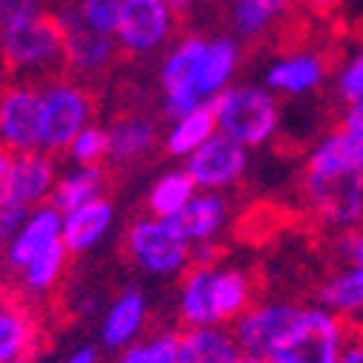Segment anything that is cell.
<instances>
[{
  "label": "cell",
  "mask_w": 363,
  "mask_h": 363,
  "mask_svg": "<svg viewBox=\"0 0 363 363\" xmlns=\"http://www.w3.org/2000/svg\"><path fill=\"white\" fill-rule=\"evenodd\" d=\"M297 0H237L234 4V29L248 38V40H259L268 29L274 15H286Z\"/></svg>",
  "instance_id": "obj_27"
},
{
  "label": "cell",
  "mask_w": 363,
  "mask_h": 363,
  "mask_svg": "<svg viewBox=\"0 0 363 363\" xmlns=\"http://www.w3.org/2000/svg\"><path fill=\"white\" fill-rule=\"evenodd\" d=\"M107 127L101 124H86L67 150V156L72 159V164H104L107 162Z\"/></svg>",
  "instance_id": "obj_29"
},
{
  "label": "cell",
  "mask_w": 363,
  "mask_h": 363,
  "mask_svg": "<svg viewBox=\"0 0 363 363\" xmlns=\"http://www.w3.org/2000/svg\"><path fill=\"white\" fill-rule=\"evenodd\" d=\"M176 346H179V332H159L147 340L130 343L116 363H176Z\"/></svg>",
  "instance_id": "obj_28"
},
{
  "label": "cell",
  "mask_w": 363,
  "mask_h": 363,
  "mask_svg": "<svg viewBox=\"0 0 363 363\" xmlns=\"http://www.w3.org/2000/svg\"><path fill=\"white\" fill-rule=\"evenodd\" d=\"M0 64L6 75L21 84L35 78H67L64 61V23L55 12L32 6L0 29Z\"/></svg>",
  "instance_id": "obj_2"
},
{
  "label": "cell",
  "mask_w": 363,
  "mask_h": 363,
  "mask_svg": "<svg viewBox=\"0 0 363 363\" xmlns=\"http://www.w3.org/2000/svg\"><path fill=\"white\" fill-rule=\"evenodd\" d=\"M297 4H303V9L314 18H332L343 6V0H297Z\"/></svg>",
  "instance_id": "obj_35"
},
{
  "label": "cell",
  "mask_w": 363,
  "mask_h": 363,
  "mask_svg": "<svg viewBox=\"0 0 363 363\" xmlns=\"http://www.w3.org/2000/svg\"><path fill=\"white\" fill-rule=\"evenodd\" d=\"M170 32V6L164 0H121L118 47L127 55H145L159 50Z\"/></svg>",
  "instance_id": "obj_12"
},
{
  "label": "cell",
  "mask_w": 363,
  "mask_h": 363,
  "mask_svg": "<svg viewBox=\"0 0 363 363\" xmlns=\"http://www.w3.org/2000/svg\"><path fill=\"white\" fill-rule=\"evenodd\" d=\"M343 323H346L349 329H354V332H360V335H363V308H360V311H354L352 317H343Z\"/></svg>",
  "instance_id": "obj_38"
},
{
  "label": "cell",
  "mask_w": 363,
  "mask_h": 363,
  "mask_svg": "<svg viewBox=\"0 0 363 363\" xmlns=\"http://www.w3.org/2000/svg\"><path fill=\"white\" fill-rule=\"evenodd\" d=\"M240 61V47L231 38H213L205 40V50L199 55L196 72H194V89L202 101H211L222 93V86L231 81Z\"/></svg>",
  "instance_id": "obj_22"
},
{
  "label": "cell",
  "mask_w": 363,
  "mask_h": 363,
  "mask_svg": "<svg viewBox=\"0 0 363 363\" xmlns=\"http://www.w3.org/2000/svg\"><path fill=\"white\" fill-rule=\"evenodd\" d=\"M32 6H38V0H0V29Z\"/></svg>",
  "instance_id": "obj_34"
},
{
  "label": "cell",
  "mask_w": 363,
  "mask_h": 363,
  "mask_svg": "<svg viewBox=\"0 0 363 363\" xmlns=\"http://www.w3.org/2000/svg\"><path fill=\"white\" fill-rule=\"evenodd\" d=\"M0 145L12 153L40 150V89L12 81L0 89Z\"/></svg>",
  "instance_id": "obj_9"
},
{
  "label": "cell",
  "mask_w": 363,
  "mask_h": 363,
  "mask_svg": "<svg viewBox=\"0 0 363 363\" xmlns=\"http://www.w3.org/2000/svg\"><path fill=\"white\" fill-rule=\"evenodd\" d=\"M337 99L346 107L363 101V50L343 67V72L337 78Z\"/></svg>",
  "instance_id": "obj_31"
},
{
  "label": "cell",
  "mask_w": 363,
  "mask_h": 363,
  "mask_svg": "<svg viewBox=\"0 0 363 363\" xmlns=\"http://www.w3.org/2000/svg\"><path fill=\"white\" fill-rule=\"evenodd\" d=\"M40 346V326L21 291H0V363L32 360Z\"/></svg>",
  "instance_id": "obj_14"
},
{
  "label": "cell",
  "mask_w": 363,
  "mask_h": 363,
  "mask_svg": "<svg viewBox=\"0 0 363 363\" xmlns=\"http://www.w3.org/2000/svg\"><path fill=\"white\" fill-rule=\"evenodd\" d=\"M337 363H363V335L349 329L346 323H343V349H340Z\"/></svg>",
  "instance_id": "obj_33"
},
{
  "label": "cell",
  "mask_w": 363,
  "mask_h": 363,
  "mask_svg": "<svg viewBox=\"0 0 363 363\" xmlns=\"http://www.w3.org/2000/svg\"><path fill=\"white\" fill-rule=\"evenodd\" d=\"M240 346L225 326H185L179 332L176 363H237Z\"/></svg>",
  "instance_id": "obj_19"
},
{
  "label": "cell",
  "mask_w": 363,
  "mask_h": 363,
  "mask_svg": "<svg viewBox=\"0 0 363 363\" xmlns=\"http://www.w3.org/2000/svg\"><path fill=\"white\" fill-rule=\"evenodd\" d=\"M237 363H268L265 357H257V354H240Z\"/></svg>",
  "instance_id": "obj_40"
},
{
  "label": "cell",
  "mask_w": 363,
  "mask_h": 363,
  "mask_svg": "<svg viewBox=\"0 0 363 363\" xmlns=\"http://www.w3.org/2000/svg\"><path fill=\"white\" fill-rule=\"evenodd\" d=\"M55 242H61V213L50 202L38 205L12 237V242L4 248V265L12 274H21L40 251H47Z\"/></svg>",
  "instance_id": "obj_15"
},
{
  "label": "cell",
  "mask_w": 363,
  "mask_h": 363,
  "mask_svg": "<svg viewBox=\"0 0 363 363\" xmlns=\"http://www.w3.org/2000/svg\"><path fill=\"white\" fill-rule=\"evenodd\" d=\"M147 320V297L139 289H124L101 320V343L107 349H127L142 335Z\"/></svg>",
  "instance_id": "obj_20"
},
{
  "label": "cell",
  "mask_w": 363,
  "mask_h": 363,
  "mask_svg": "<svg viewBox=\"0 0 363 363\" xmlns=\"http://www.w3.org/2000/svg\"><path fill=\"white\" fill-rule=\"evenodd\" d=\"M303 306L297 303H259L251 306L245 314L234 320V340L242 354L268 357L277 349V343L289 335V329L297 323Z\"/></svg>",
  "instance_id": "obj_11"
},
{
  "label": "cell",
  "mask_w": 363,
  "mask_h": 363,
  "mask_svg": "<svg viewBox=\"0 0 363 363\" xmlns=\"http://www.w3.org/2000/svg\"><path fill=\"white\" fill-rule=\"evenodd\" d=\"M130 262L150 277H176L191 268V245L170 219L142 216L124 237Z\"/></svg>",
  "instance_id": "obj_6"
},
{
  "label": "cell",
  "mask_w": 363,
  "mask_h": 363,
  "mask_svg": "<svg viewBox=\"0 0 363 363\" xmlns=\"http://www.w3.org/2000/svg\"><path fill=\"white\" fill-rule=\"evenodd\" d=\"M29 213H32L29 208L0 196V248H6L12 242V237L21 231V225L26 222Z\"/></svg>",
  "instance_id": "obj_32"
},
{
  "label": "cell",
  "mask_w": 363,
  "mask_h": 363,
  "mask_svg": "<svg viewBox=\"0 0 363 363\" xmlns=\"http://www.w3.org/2000/svg\"><path fill=\"white\" fill-rule=\"evenodd\" d=\"M156 124L142 116V113H121L118 118H113V124L107 127V162L116 167L133 164L145 159L153 147H156Z\"/></svg>",
  "instance_id": "obj_18"
},
{
  "label": "cell",
  "mask_w": 363,
  "mask_h": 363,
  "mask_svg": "<svg viewBox=\"0 0 363 363\" xmlns=\"http://www.w3.org/2000/svg\"><path fill=\"white\" fill-rule=\"evenodd\" d=\"M164 4H167L173 12H179V15H182L185 9H191V6H194V0H164Z\"/></svg>",
  "instance_id": "obj_39"
},
{
  "label": "cell",
  "mask_w": 363,
  "mask_h": 363,
  "mask_svg": "<svg viewBox=\"0 0 363 363\" xmlns=\"http://www.w3.org/2000/svg\"><path fill=\"white\" fill-rule=\"evenodd\" d=\"M228 213H231L228 199L219 191H196L194 199L185 205V211L170 222L194 248V245L213 242L225 231V225H228Z\"/></svg>",
  "instance_id": "obj_17"
},
{
  "label": "cell",
  "mask_w": 363,
  "mask_h": 363,
  "mask_svg": "<svg viewBox=\"0 0 363 363\" xmlns=\"http://www.w3.org/2000/svg\"><path fill=\"white\" fill-rule=\"evenodd\" d=\"M185 170L194 179L196 191H225L237 185L248 170V153L240 142L228 139L222 133H213L211 139L185 159Z\"/></svg>",
  "instance_id": "obj_10"
},
{
  "label": "cell",
  "mask_w": 363,
  "mask_h": 363,
  "mask_svg": "<svg viewBox=\"0 0 363 363\" xmlns=\"http://www.w3.org/2000/svg\"><path fill=\"white\" fill-rule=\"evenodd\" d=\"M254 277L242 268L191 265L179 283L182 326H225L254 306Z\"/></svg>",
  "instance_id": "obj_3"
},
{
  "label": "cell",
  "mask_w": 363,
  "mask_h": 363,
  "mask_svg": "<svg viewBox=\"0 0 363 363\" xmlns=\"http://www.w3.org/2000/svg\"><path fill=\"white\" fill-rule=\"evenodd\" d=\"M93 96L86 84L72 78L50 81L40 89V150L50 156L67 153L75 135L93 124Z\"/></svg>",
  "instance_id": "obj_5"
},
{
  "label": "cell",
  "mask_w": 363,
  "mask_h": 363,
  "mask_svg": "<svg viewBox=\"0 0 363 363\" xmlns=\"http://www.w3.org/2000/svg\"><path fill=\"white\" fill-rule=\"evenodd\" d=\"M329 69L332 67L323 52H297L271 67L265 75V84L286 96H306L323 84Z\"/></svg>",
  "instance_id": "obj_21"
},
{
  "label": "cell",
  "mask_w": 363,
  "mask_h": 363,
  "mask_svg": "<svg viewBox=\"0 0 363 363\" xmlns=\"http://www.w3.org/2000/svg\"><path fill=\"white\" fill-rule=\"evenodd\" d=\"M194 194H196V185L188 176V170L185 167L170 170L153 182V188L147 194V216L176 219L182 211H185V205L194 199Z\"/></svg>",
  "instance_id": "obj_25"
},
{
  "label": "cell",
  "mask_w": 363,
  "mask_h": 363,
  "mask_svg": "<svg viewBox=\"0 0 363 363\" xmlns=\"http://www.w3.org/2000/svg\"><path fill=\"white\" fill-rule=\"evenodd\" d=\"M81 21L101 35H116L118 15H121V0H81L78 4Z\"/></svg>",
  "instance_id": "obj_30"
},
{
  "label": "cell",
  "mask_w": 363,
  "mask_h": 363,
  "mask_svg": "<svg viewBox=\"0 0 363 363\" xmlns=\"http://www.w3.org/2000/svg\"><path fill=\"white\" fill-rule=\"evenodd\" d=\"M67 262H69V251L64 248V242H55L47 251H40L18 274L21 277V291H29V294L52 291L58 286V280L64 277Z\"/></svg>",
  "instance_id": "obj_26"
},
{
  "label": "cell",
  "mask_w": 363,
  "mask_h": 363,
  "mask_svg": "<svg viewBox=\"0 0 363 363\" xmlns=\"http://www.w3.org/2000/svg\"><path fill=\"white\" fill-rule=\"evenodd\" d=\"M55 179H58V162L47 150L15 153L6 188H4V199L35 211L38 205H47L55 188Z\"/></svg>",
  "instance_id": "obj_13"
},
{
  "label": "cell",
  "mask_w": 363,
  "mask_h": 363,
  "mask_svg": "<svg viewBox=\"0 0 363 363\" xmlns=\"http://www.w3.org/2000/svg\"><path fill=\"white\" fill-rule=\"evenodd\" d=\"M211 107L216 113V133L240 142L242 147L265 145L280 124V104L259 86L222 89L211 99Z\"/></svg>",
  "instance_id": "obj_4"
},
{
  "label": "cell",
  "mask_w": 363,
  "mask_h": 363,
  "mask_svg": "<svg viewBox=\"0 0 363 363\" xmlns=\"http://www.w3.org/2000/svg\"><path fill=\"white\" fill-rule=\"evenodd\" d=\"M64 363H99V352H96L93 346H81V349H75Z\"/></svg>",
  "instance_id": "obj_36"
},
{
  "label": "cell",
  "mask_w": 363,
  "mask_h": 363,
  "mask_svg": "<svg viewBox=\"0 0 363 363\" xmlns=\"http://www.w3.org/2000/svg\"><path fill=\"white\" fill-rule=\"evenodd\" d=\"M12 150H6L0 145V196H4V188H6V179H9V167H12Z\"/></svg>",
  "instance_id": "obj_37"
},
{
  "label": "cell",
  "mask_w": 363,
  "mask_h": 363,
  "mask_svg": "<svg viewBox=\"0 0 363 363\" xmlns=\"http://www.w3.org/2000/svg\"><path fill=\"white\" fill-rule=\"evenodd\" d=\"M104 179H107L104 164H75L72 170L58 173L55 188H52L47 202L64 216V213H69L86 202L99 199L104 191Z\"/></svg>",
  "instance_id": "obj_23"
},
{
  "label": "cell",
  "mask_w": 363,
  "mask_h": 363,
  "mask_svg": "<svg viewBox=\"0 0 363 363\" xmlns=\"http://www.w3.org/2000/svg\"><path fill=\"white\" fill-rule=\"evenodd\" d=\"M213 133H216V113H213L211 101H205L196 110H191L188 116L173 121L167 139H164V150L173 159H188L191 153H196L211 139Z\"/></svg>",
  "instance_id": "obj_24"
},
{
  "label": "cell",
  "mask_w": 363,
  "mask_h": 363,
  "mask_svg": "<svg viewBox=\"0 0 363 363\" xmlns=\"http://www.w3.org/2000/svg\"><path fill=\"white\" fill-rule=\"evenodd\" d=\"M300 191L311 225L326 237L363 231V173L354 139L346 130L335 127L314 145L303 164Z\"/></svg>",
  "instance_id": "obj_1"
},
{
  "label": "cell",
  "mask_w": 363,
  "mask_h": 363,
  "mask_svg": "<svg viewBox=\"0 0 363 363\" xmlns=\"http://www.w3.org/2000/svg\"><path fill=\"white\" fill-rule=\"evenodd\" d=\"M113 202L107 196H99L93 202H86L69 213L61 216V242L69 251V257H81L86 251H93L113 228Z\"/></svg>",
  "instance_id": "obj_16"
},
{
  "label": "cell",
  "mask_w": 363,
  "mask_h": 363,
  "mask_svg": "<svg viewBox=\"0 0 363 363\" xmlns=\"http://www.w3.org/2000/svg\"><path fill=\"white\" fill-rule=\"evenodd\" d=\"M15 363H32V360H15Z\"/></svg>",
  "instance_id": "obj_41"
},
{
  "label": "cell",
  "mask_w": 363,
  "mask_h": 363,
  "mask_svg": "<svg viewBox=\"0 0 363 363\" xmlns=\"http://www.w3.org/2000/svg\"><path fill=\"white\" fill-rule=\"evenodd\" d=\"M343 349V320L323 306H303L297 323L277 343L268 363H337Z\"/></svg>",
  "instance_id": "obj_7"
},
{
  "label": "cell",
  "mask_w": 363,
  "mask_h": 363,
  "mask_svg": "<svg viewBox=\"0 0 363 363\" xmlns=\"http://www.w3.org/2000/svg\"><path fill=\"white\" fill-rule=\"evenodd\" d=\"M64 23V61H67V78L72 81H96L113 69L118 61L121 47L113 40V35H101L96 29H89L81 21L78 6H67L58 12Z\"/></svg>",
  "instance_id": "obj_8"
}]
</instances>
